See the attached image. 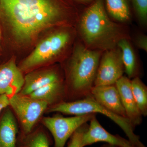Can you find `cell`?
<instances>
[{"label":"cell","instance_id":"18","mask_svg":"<svg viewBox=\"0 0 147 147\" xmlns=\"http://www.w3.org/2000/svg\"><path fill=\"white\" fill-rule=\"evenodd\" d=\"M106 2L108 13L113 18L121 22L130 18L128 0H106Z\"/></svg>","mask_w":147,"mask_h":147},{"label":"cell","instance_id":"8","mask_svg":"<svg viewBox=\"0 0 147 147\" xmlns=\"http://www.w3.org/2000/svg\"><path fill=\"white\" fill-rule=\"evenodd\" d=\"M124 71L121 50L107 51L99 62L94 86L115 84Z\"/></svg>","mask_w":147,"mask_h":147},{"label":"cell","instance_id":"15","mask_svg":"<svg viewBox=\"0 0 147 147\" xmlns=\"http://www.w3.org/2000/svg\"><path fill=\"white\" fill-rule=\"evenodd\" d=\"M65 88L61 80L53 82L36 90L29 95L30 97L46 102L49 105H54L63 102L65 96Z\"/></svg>","mask_w":147,"mask_h":147},{"label":"cell","instance_id":"12","mask_svg":"<svg viewBox=\"0 0 147 147\" xmlns=\"http://www.w3.org/2000/svg\"><path fill=\"white\" fill-rule=\"evenodd\" d=\"M115 85L119 93L127 118L135 128L142 123L143 116L131 92V80L127 76H123L116 82Z\"/></svg>","mask_w":147,"mask_h":147},{"label":"cell","instance_id":"24","mask_svg":"<svg viewBox=\"0 0 147 147\" xmlns=\"http://www.w3.org/2000/svg\"><path fill=\"white\" fill-rule=\"evenodd\" d=\"M101 147H121L118 146H115V145H113L109 144H104L101 146Z\"/></svg>","mask_w":147,"mask_h":147},{"label":"cell","instance_id":"21","mask_svg":"<svg viewBox=\"0 0 147 147\" xmlns=\"http://www.w3.org/2000/svg\"><path fill=\"white\" fill-rule=\"evenodd\" d=\"M87 124V123L83 125L74 131L69 138L67 147H84L82 145V138L88 127Z\"/></svg>","mask_w":147,"mask_h":147},{"label":"cell","instance_id":"7","mask_svg":"<svg viewBox=\"0 0 147 147\" xmlns=\"http://www.w3.org/2000/svg\"><path fill=\"white\" fill-rule=\"evenodd\" d=\"M96 115L88 114L65 117L61 115L45 117L42 119L43 125L53 135L54 147H65L66 143L77 129L87 123Z\"/></svg>","mask_w":147,"mask_h":147},{"label":"cell","instance_id":"5","mask_svg":"<svg viewBox=\"0 0 147 147\" xmlns=\"http://www.w3.org/2000/svg\"><path fill=\"white\" fill-rule=\"evenodd\" d=\"M69 37L65 32H58L47 36L38 44L19 68L21 71H27L54 59L67 45Z\"/></svg>","mask_w":147,"mask_h":147},{"label":"cell","instance_id":"19","mask_svg":"<svg viewBox=\"0 0 147 147\" xmlns=\"http://www.w3.org/2000/svg\"><path fill=\"white\" fill-rule=\"evenodd\" d=\"M24 135L26 137L19 147H50L49 139L43 131H38Z\"/></svg>","mask_w":147,"mask_h":147},{"label":"cell","instance_id":"10","mask_svg":"<svg viewBox=\"0 0 147 147\" xmlns=\"http://www.w3.org/2000/svg\"><path fill=\"white\" fill-rule=\"evenodd\" d=\"M90 122V125L83 134V147L100 142L121 147H125L131 144L128 140L118 135H113L105 130L98 121L96 115L94 116Z\"/></svg>","mask_w":147,"mask_h":147},{"label":"cell","instance_id":"26","mask_svg":"<svg viewBox=\"0 0 147 147\" xmlns=\"http://www.w3.org/2000/svg\"><path fill=\"white\" fill-rule=\"evenodd\" d=\"M1 25H0V45H1Z\"/></svg>","mask_w":147,"mask_h":147},{"label":"cell","instance_id":"16","mask_svg":"<svg viewBox=\"0 0 147 147\" xmlns=\"http://www.w3.org/2000/svg\"><path fill=\"white\" fill-rule=\"evenodd\" d=\"M118 45L120 48L122 59L128 78L134 77L137 69V61L134 51L130 43L125 39L120 40Z\"/></svg>","mask_w":147,"mask_h":147},{"label":"cell","instance_id":"3","mask_svg":"<svg viewBox=\"0 0 147 147\" xmlns=\"http://www.w3.org/2000/svg\"><path fill=\"white\" fill-rule=\"evenodd\" d=\"M100 57L98 52L89 50L82 45L75 49L68 69L69 92L74 96V100L90 96Z\"/></svg>","mask_w":147,"mask_h":147},{"label":"cell","instance_id":"6","mask_svg":"<svg viewBox=\"0 0 147 147\" xmlns=\"http://www.w3.org/2000/svg\"><path fill=\"white\" fill-rule=\"evenodd\" d=\"M9 105L21 122L24 134L32 132L48 106L46 102L20 93L9 96Z\"/></svg>","mask_w":147,"mask_h":147},{"label":"cell","instance_id":"13","mask_svg":"<svg viewBox=\"0 0 147 147\" xmlns=\"http://www.w3.org/2000/svg\"><path fill=\"white\" fill-rule=\"evenodd\" d=\"M18 133L15 117L7 107L0 114V147H16Z\"/></svg>","mask_w":147,"mask_h":147},{"label":"cell","instance_id":"4","mask_svg":"<svg viewBox=\"0 0 147 147\" xmlns=\"http://www.w3.org/2000/svg\"><path fill=\"white\" fill-rule=\"evenodd\" d=\"M47 111L74 116L92 113L102 114L112 120L122 129L133 146L146 147L140 141L139 136L134 133V127L128 119L112 113L96 102L91 96L79 100L59 102L51 106Z\"/></svg>","mask_w":147,"mask_h":147},{"label":"cell","instance_id":"25","mask_svg":"<svg viewBox=\"0 0 147 147\" xmlns=\"http://www.w3.org/2000/svg\"><path fill=\"white\" fill-rule=\"evenodd\" d=\"M76 1H79L82 3H88L92 1L93 0H76Z\"/></svg>","mask_w":147,"mask_h":147},{"label":"cell","instance_id":"1","mask_svg":"<svg viewBox=\"0 0 147 147\" xmlns=\"http://www.w3.org/2000/svg\"><path fill=\"white\" fill-rule=\"evenodd\" d=\"M0 15L16 41L26 44L59 23L63 11L55 0H0Z\"/></svg>","mask_w":147,"mask_h":147},{"label":"cell","instance_id":"27","mask_svg":"<svg viewBox=\"0 0 147 147\" xmlns=\"http://www.w3.org/2000/svg\"><path fill=\"white\" fill-rule=\"evenodd\" d=\"M134 147V146H133V145L131 144H129L127 145L126 147Z\"/></svg>","mask_w":147,"mask_h":147},{"label":"cell","instance_id":"20","mask_svg":"<svg viewBox=\"0 0 147 147\" xmlns=\"http://www.w3.org/2000/svg\"><path fill=\"white\" fill-rule=\"evenodd\" d=\"M139 21L146 24L147 21V0H131Z\"/></svg>","mask_w":147,"mask_h":147},{"label":"cell","instance_id":"2","mask_svg":"<svg viewBox=\"0 0 147 147\" xmlns=\"http://www.w3.org/2000/svg\"><path fill=\"white\" fill-rule=\"evenodd\" d=\"M80 29L84 40L93 47H110L119 35V27L108 17L102 0H96L85 11Z\"/></svg>","mask_w":147,"mask_h":147},{"label":"cell","instance_id":"11","mask_svg":"<svg viewBox=\"0 0 147 147\" xmlns=\"http://www.w3.org/2000/svg\"><path fill=\"white\" fill-rule=\"evenodd\" d=\"M90 96L96 102L112 113L127 118L119 93L115 84L94 86L91 91Z\"/></svg>","mask_w":147,"mask_h":147},{"label":"cell","instance_id":"9","mask_svg":"<svg viewBox=\"0 0 147 147\" xmlns=\"http://www.w3.org/2000/svg\"><path fill=\"white\" fill-rule=\"evenodd\" d=\"M24 83L22 71L14 59L0 66V95L5 94L9 97L19 93Z\"/></svg>","mask_w":147,"mask_h":147},{"label":"cell","instance_id":"17","mask_svg":"<svg viewBox=\"0 0 147 147\" xmlns=\"http://www.w3.org/2000/svg\"><path fill=\"white\" fill-rule=\"evenodd\" d=\"M131 92L143 117L147 115V88L138 76L131 81Z\"/></svg>","mask_w":147,"mask_h":147},{"label":"cell","instance_id":"14","mask_svg":"<svg viewBox=\"0 0 147 147\" xmlns=\"http://www.w3.org/2000/svg\"><path fill=\"white\" fill-rule=\"evenodd\" d=\"M60 80L57 72L53 70L30 72L24 77V85L19 93L28 96L47 84Z\"/></svg>","mask_w":147,"mask_h":147},{"label":"cell","instance_id":"23","mask_svg":"<svg viewBox=\"0 0 147 147\" xmlns=\"http://www.w3.org/2000/svg\"><path fill=\"white\" fill-rule=\"evenodd\" d=\"M9 106V97L6 95H0V114L5 108Z\"/></svg>","mask_w":147,"mask_h":147},{"label":"cell","instance_id":"22","mask_svg":"<svg viewBox=\"0 0 147 147\" xmlns=\"http://www.w3.org/2000/svg\"><path fill=\"white\" fill-rule=\"evenodd\" d=\"M137 44L140 49L147 51V38L146 36H141L138 38L137 40Z\"/></svg>","mask_w":147,"mask_h":147}]
</instances>
